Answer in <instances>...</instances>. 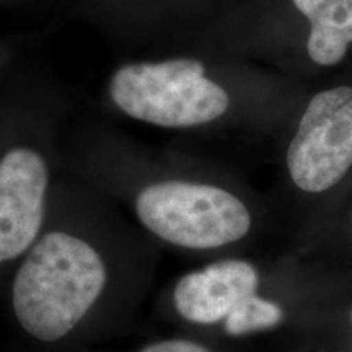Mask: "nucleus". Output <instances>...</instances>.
<instances>
[{
    "mask_svg": "<svg viewBox=\"0 0 352 352\" xmlns=\"http://www.w3.org/2000/svg\"><path fill=\"white\" fill-rule=\"evenodd\" d=\"M284 318V310L276 302L256 296L250 297L223 321L226 333L243 336L254 331L276 328Z\"/></svg>",
    "mask_w": 352,
    "mask_h": 352,
    "instance_id": "obj_8",
    "label": "nucleus"
},
{
    "mask_svg": "<svg viewBox=\"0 0 352 352\" xmlns=\"http://www.w3.org/2000/svg\"><path fill=\"white\" fill-rule=\"evenodd\" d=\"M108 96L124 116L164 129L214 124L233 107L228 87L189 56L122 64L109 77Z\"/></svg>",
    "mask_w": 352,
    "mask_h": 352,
    "instance_id": "obj_2",
    "label": "nucleus"
},
{
    "mask_svg": "<svg viewBox=\"0 0 352 352\" xmlns=\"http://www.w3.org/2000/svg\"><path fill=\"white\" fill-rule=\"evenodd\" d=\"M103 258L67 232L39 236L13 279L12 305L19 324L43 342L67 338L98 302L107 285Z\"/></svg>",
    "mask_w": 352,
    "mask_h": 352,
    "instance_id": "obj_1",
    "label": "nucleus"
},
{
    "mask_svg": "<svg viewBox=\"0 0 352 352\" xmlns=\"http://www.w3.org/2000/svg\"><path fill=\"white\" fill-rule=\"evenodd\" d=\"M290 182L305 195H324L352 170V77L308 96L285 152Z\"/></svg>",
    "mask_w": 352,
    "mask_h": 352,
    "instance_id": "obj_4",
    "label": "nucleus"
},
{
    "mask_svg": "<svg viewBox=\"0 0 352 352\" xmlns=\"http://www.w3.org/2000/svg\"><path fill=\"white\" fill-rule=\"evenodd\" d=\"M50 165L36 148L19 145L0 158V264L36 243L46 215Z\"/></svg>",
    "mask_w": 352,
    "mask_h": 352,
    "instance_id": "obj_5",
    "label": "nucleus"
},
{
    "mask_svg": "<svg viewBox=\"0 0 352 352\" xmlns=\"http://www.w3.org/2000/svg\"><path fill=\"white\" fill-rule=\"evenodd\" d=\"M134 212L157 239L188 250H212L245 239L252 214L239 196L217 184L164 179L135 195Z\"/></svg>",
    "mask_w": 352,
    "mask_h": 352,
    "instance_id": "obj_3",
    "label": "nucleus"
},
{
    "mask_svg": "<svg viewBox=\"0 0 352 352\" xmlns=\"http://www.w3.org/2000/svg\"><path fill=\"white\" fill-rule=\"evenodd\" d=\"M351 321H352V314H351Z\"/></svg>",
    "mask_w": 352,
    "mask_h": 352,
    "instance_id": "obj_10",
    "label": "nucleus"
},
{
    "mask_svg": "<svg viewBox=\"0 0 352 352\" xmlns=\"http://www.w3.org/2000/svg\"><path fill=\"white\" fill-rule=\"evenodd\" d=\"M305 23L303 54L311 67L340 69L352 56V0H289Z\"/></svg>",
    "mask_w": 352,
    "mask_h": 352,
    "instance_id": "obj_7",
    "label": "nucleus"
},
{
    "mask_svg": "<svg viewBox=\"0 0 352 352\" xmlns=\"http://www.w3.org/2000/svg\"><path fill=\"white\" fill-rule=\"evenodd\" d=\"M258 287L259 274L252 263L223 259L184 274L173 289V305L189 323L215 324L256 296Z\"/></svg>",
    "mask_w": 352,
    "mask_h": 352,
    "instance_id": "obj_6",
    "label": "nucleus"
},
{
    "mask_svg": "<svg viewBox=\"0 0 352 352\" xmlns=\"http://www.w3.org/2000/svg\"><path fill=\"white\" fill-rule=\"evenodd\" d=\"M139 352H209L204 346L188 340H164L145 346Z\"/></svg>",
    "mask_w": 352,
    "mask_h": 352,
    "instance_id": "obj_9",
    "label": "nucleus"
}]
</instances>
